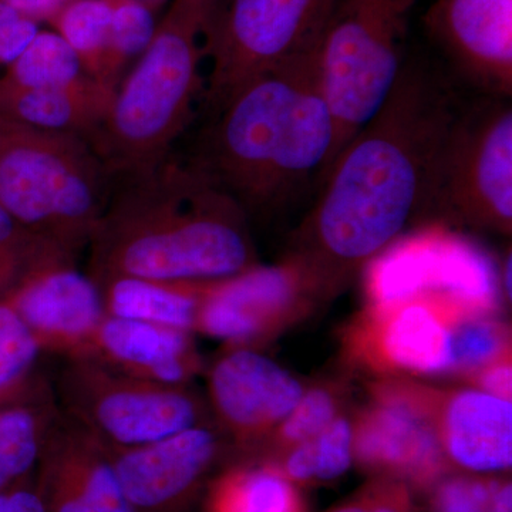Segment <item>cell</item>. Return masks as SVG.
<instances>
[{
	"mask_svg": "<svg viewBox=\"0 0 512 512\" xmlns=\"http://www.w3.org/2000/svg\"><path fill=\"white\" fill-rule=\"evenodd\" d=\"M47 355L82 356L106 316L99 286L73 261L36 269L6 296Z\"/></svg>",
	"mask_w": 512,
	"mask_h": 512,
	"instance_id": "cell-15",
	"label": "cell"
},
{
	"mask_svg": "<svg viewBox=\"0 0 512 512\" xmlns=\"http://www.w3.org/2000/svg\"><path fill=\"white\" fill-rule=\"evenodd\" d=\"M511 356V330L491 315L467 316L453 336V372L467 377L483 367Z\"/></svg>",
	"mask_w": 512,
	"mask_h": 512,
	"instance_id": "cell-28",
	"label": "cell"
},
{
	"mask_svg": "<svg viewBox=\"0 0 512 512\" xmlns=\"http://www.w3.org/2000/svg\"><path fill=\"white\" fill-rule=\"evenodd\" d=\"M59 412L53 390L0 406V491L28 480Z\"/></svg>",
	"mask_w": 512,
	"mask_h": 512,
	"instance_id": "cell-22",
	"label": "cell"
},
{
	"mask_svg": "<svg viewBox=\"0 0 512 512\" xmlns=\"http://www.w3.org/2000/svg\"><path fill=\"white\" fill-rule=\"evenodd\" d=\"M504 286L505 292H508V298H511V256H508L507 261H505Z\"/></svg>",
	"mask_w": 512,
	"mask_h": 512,
	"instance_id": "cell-40",
	"label": "cell"
},
{
	"mask_svg": "<svg viewBox=\"0 0 512 512\" xmlns=\"http://www.w3.org/2000/svg\"><path fill=\"white\" fill-rule=\"evenodd\" d=\"M119 181L87 247L99 288L123 278L217 281L256 266L247 212L191 160L171 154Z\"/></svg>",
	"mask_w": 512,
	"mask_h": 512,
	"instance_id": "cell-2",
	"label": "cell"
},
{
	"mask_svg": "<svg viewBox=\"0 0 512 512\" xmlns=\"http://www.w3.org/2000/svg\"><path fill=\"white\" fill-rule=\"evenodd\" d=\"M60 413L111 450L153 443L207 421L190 386L150 382L89 357H67L52 387Z\"/></svg>",
	"mask_w": 512,
	"mask_h": 512,
	"instance_id": "cell-7",
	"label": "cell"
},
{
	"mask_svg": "<svg viewBox=\"0 0 512 512\" xmlns=\"http://www.w3.org/2000/svg\"><path fill=\"white\" fill-rule=\"evenodd\" d=\"M133 2L141 3V5L147 6L148 9L156 10L163 5L167 0H133Z\"/></svg>",
	"mask_w": 512,
	"mask_h": 512,
	"instance_id": "cell-41",
	"label": "cell"
},
{
	"mask_svg": "<svg viewBox=\"0 0 512 512\" xmlns=\"http://www.w3.org/2000/svg\"><path fill=\"white\" fill-rule=\"evenodd\" d=\"M215 0H173L150 45L117 87L106 119L86 138L116 180L173 154L204 93L201 66Z\"/></svg>",
	"mask_w": 512,
	"mask_h": 512,
	"instance_id": "cell-4",
	"label": "cell"
},
{
	"mask_svg": "<svg viewBox=\"0 0 512 512\" xmlns=\"http://www.w3.org/2000/svg\"><path fill=\"white\" fill-rule=\"evenodd\" d=\"M426 212L510 235L512 228V109L485 96L458 110L441 148Z\"/></svg>",
	"mask_w": 512,
	"mask_h": 512,
	"instance_id": "cell-9",
	"label": "cell"
},
{
	"mask_svg": "<svg viewBox=\"0 0 512 512\" xmlns=\"http://www.w3.org/2000/svg\"><path fill=\"white\" fill-rule=\"evenodd\" d=\"M116 178L86 138L0 114V207L76 256L89 247Z\"/></svg>",
	"mask_w": 512,
	"mask_h": 512,
	"instance_id": "cell-5",
	"label": "cell"
},
{
	"mask_svg": "<svg viewBox=\"0 0 512 512\" xmlns=\"http://www.w3.org/2000/svg\"><path fill=\"white\" fill-rule=\"evenodd\" d=\"M66 261L76 262V256L36 237L0 207V299L36 269Z\"/></svg>",
	"mask_w": 512,
	"mask_h": 512,
	"instance_id": "cell-27",
	"label": "cell"
},
{
	"mask_svg": "<svg viewBox=\"0 0 512 512\" xmlns=\"http://www.w3.org/2000/svg\"><path fill=\"white\" fill-rule=\"evenodd\" d=\"M338 0H228L212 12L202 101L218 111L256 77L319 49Z\"/></svg>",
	"mask_w": 512,
	"mask_h": 512,
	"instance_id": "cell-8",
	"label": "cell"
},
{
	"mask_svg": "<svg viewBox=\"0 0 512 512\" xmlns=\"http://www.w3.org/2000/svg\"><path fill=\"white\" fill-rule=\"evenodd\" d=\"M113 18L101 80L119 87V73L131 57L143 55L156 32L153 10L133 0H111Z\"/></svg>",
	"mask_w": 512,
	"mask_h": 512,
	"instance_id": "cell-29",
	"label": "cell"
},
{
	"mask_svg": "<svg viewBox=\"0 0 512 512\" xmlns=\"http://www.w3.org/2000/svg\"><path fill=\"white\" fill-rule=\"evenodd\" d=\"M318 298L288 262L254 266L205 282L194 333L221 340L228 348H254L301 319Z\"/></svg>",
	"mask_w": 512,
	"mask_h": 512,
	"instance_id": "cell-12",
	"label": "cell"
},
{
	"mask_svg": "<svg viewBox=\"0 0 512 512\" xmlns=\"http://www.w3.org/2000/svg\"><path fill=\"white\" fill-rule=\"evenodd\" d=\"M150 382L187 386L202 369L192 333L144 320L104 316L82 356Z\"/></svg>",
	"mask_w": 512,
	"mask_h": 512,
	"instance_id": "cell-18",
	"label": "cell"
},
{
	"mask_svg": "<svg viewBox=\"0 0 512 512\" xmlns=\"http://www.w3.org/2000/svg\"><path fill=\"white\" fill-rule=\"evenodd\" d=\"M467 316L476 315L434 298L369 306L346 329L345 355L384 377L451 375L454 329Z\"/></svg>",
	"mask_w": 512,
	"mask_h": 512,
	"instance_id": "cell-10",
	"label": "cell"
},
{
	"mask_svg": "<svg viewBox=\"0 0 512 512\" xmlns=\"http://www.w3.org/2000/svg\"><path fill=\"white\" fill-rule=\"evenodd\" d=\"M333 512H406V500L397 491L370 498L363 503L350 504Z\"/></svg>",
	"mask_w": 512,
	"mask_h": 512,
	"instance_id": "cell-38",
	"label": "cell"
},
{
	"mask_svg": "<svg viewBox=\"0 0 512 512\" xmlns=\"http://www.w3.org/2000/svg\"><path fill=\"white\" fill-rule=\"evenodd\" d=\"M36 470L47 512H134L107 447L60 412Z\"/></svg>",
	"mask_w": 512,
	"mask_h": 512,
	"instance_id": "cell-16",
	"label": "cell"
},
{
	"mask_svg": "<svg viewBox=\"0 0 512 512\" xmlns=\"http://www.w3.org/2000/svg\"><path fill=\"white\" fill-rule=\"evenodd\" d=\"M208 512H302L291 480L274 466L232 468L212 485Z\"/></svg>",
	"mask_w": 512,
	"mask_h": 512,
	"instance_id": "cell-23",
	"label": "cell"
},
{
	"mask_svg": "<svg viewBox=\"0 0 512 512\" xmlns=\"http://www.w3.org/2000/svg\"><path fill=\"white\" fill-rule=\"evenodd\" d=\"M84 74L80 57L59 33L39 32L25 52L0 74V86L15 89L66 86Z\"/></svg>",
	"mask_w": 512,
	"mask_h": 512,
	"instance_id": "cell-25",
	"label": "cell"
},
{
	"mask_svg": "<svg viewBox=\"0 0 512 512\" xmlns=\"http://www.w3.org/2000/svg\"><path fill=\"white\" fill-rule=\"evenodd\" d=\"M286 454L284 471L289 480L292 481H309L316 478V460L315 448H313V440L303 441L288 448Z\"/></svg>",
	"mask_w": 512,
	"mask_h": 512,
	"instance_id": "cell-36",
	"label": "cell"
},
{
	"mask_svg": "<svg viewBox=\"0 0 512 512\" xmlns=\"http://www.w3.org/2000/svg\"><path fill=\"white\" fill-rule=\"evenodd\" d=\"M0 512H47L45 501L29 478L0 491Z\"/></svg>",
	"mask_w": 512,
	"mask_h": 512,
	"instance_id": "cell-35",
	"label": "cell"
},
{
	"mask_svg": "<svg viewBox=\"0 0 512 512\" xmlns=\"http://www.w3.org/2000/svg\"><path fill=\"white\" fill-rule=\"evenodd\" d=\"M303 392L296 377L254 348H228L208 373L212 412L244 446L271 437Z\"/></svg>",
	"mask_w": 512,
	"mask_h": 512,
	"instance_id": "cell-13",
	"label": "cell"
},
{
	"mask_svg": "<svg viewBox=\"0 0 512 512\" xmlns=\"http://www.w3.org/2000/svg\"><path fill=\"white\" fill-rule=\"evenodd\" d=\"M340 396L336 387H312L271 434L275 446L288 450L315 439L339 416Z\"/></svg>",
	"mask_w": 512,
	"mask_h": 512,
	"instance_id": "cell-30",
	"label": "cell"
},
{
	"mask_svg": "<svg viewBox=\"0 0 512 512\" xmlns=\"http://www.w3.org/2000/svg\"><path fill=\"white\" fill-rule=\"evenodd\" d=\"M416 2H336L318 49L323 86L336 121L335 147L328 168L382 106L396 82L406 62L404 45Z\"/></svg>",
	"mask_w": 512,
	"mask_h": 512,
	"instance_id": "cell-6",
	"label": "cell"
},
{
	"mask_svg": "<svg viewBox=\"0 0 512 512\" xmlns=\"http://www.w3.org/2000/svg\"><path fill=\"white\" fill-rule=\"evenodd\" d=\"M10 8L16 10L23 18L39 22L50 20L55 22L57 16L69 5L72 0H3Z\"/></svg>",
	"mask_w": 512,
	"mask_h": 512,
	"instance_id": "cell-37",
	"label": "cell"
},
{
	"mask_svg": "<svg viewBox=\"0 0 512 512\" xmlns=\"http://www.w3.org/2000/svg\"><path fill=\"white\" fill-rule=\"evenodd\" d=\"M205 281L114 279L100 286L106 315L144 320L194 333Z\"/></svg>",
	"mask_w": 512,
	"mask_h": 512,
	"instance_id": "cell-21",
	"label": "cell"
},
{
	"mask_svg": "<svg viewBox=\"0 0 512 512\" xmlns=\"http://www.w3.org/2000/svg\"><path fill=\"white\" fill-rule=\"evenodd\" d=\"M429 28L458 70L487 96L512 93V0H437Z\"/></svg>",
	"mask_w": 512,
	"mask_h": 512,
	"instance_id": "cell-17",
	"label": "cell"
},
{
	"mask_svg": "<svg viewBox=\"0 0 512 512\" xmlns=\"http://www.w3.org/2000/svg\"><path fill=\"white\" fill-rule=\"evenodd\" d=\"M491 512H512L511 483L495 484Z\"/></svg>",
	"mask_w": 512,
	"mask_h": 512,
	"instance_id": "cell-39",
	"label": "cell"
},
{
	"mask_svg": "<svg viewBox=\"0 0 512 512\" xmlns=\"http://www.w3.org/2000/svg\"><path fill=\"white\" fill-rule=\"evenodd\" d=\"M192 158L245 212L269 207L325 173L336 141L318 50L232 94Z\"/></svg>",
	"mask_w": 512,
	"mask_h": 512,
	"instance_id": "cell-3",
	"label": "cell"
},
{
	"mask_svg": "<svg viewBox=\"0 0 512 512\" xmlns=\"http://www.w3.org/2000/svg\"><path fill=\"white\" fill-rule=\"evenodd\" d=\"M313 440L316 478L335 480L349 470L353 458V426L345 416H338Z\"/></svg>",
	"mask_w": 512,
	"mask_h": 512,
	"instance_id": "cell-31",
	"label": "cell"
},
{
	"mask_svg": "<svg viewBox=\"0 0 512 512\" xmlns=\"http://www.w3.org/2000/svg\"><path fill=\"white\" fill-rule=\"evenodd\" d=\"M467 379L480 387L483 392L500 399L510 400L512 394V362L511 356L503 357L491 365L483 367Z\"/></svg>",
	"mask_w": 512,
	"mask_h": 512,
	"instance_id": "cell-34",
	"label": "cell"
},
{
	"mask_svg": "<svg viewBox=\"0 0 512 512\" xmlns=\"http://www.w3.org/2000/svg\"><path fill=\"white\" fill-rule=\"evenodd\" d=\"M495 481L454 477L443 481L433 495L434 512H491Z\"/></svg>",
	"mask_w": 512,
	"mask_h": 512,
	"instance_id": "cell-32",
	"label": "cell"
},
{
	"mask_svg": "<svg viewBox=\"0 0 512 512\" xmlns=\"http://www.w3.org/2000/svg\"><path fill=\"white\" fill-rule=\"evenodd\" d=\"M37 23L0 0V69L15 62L35 39Z\"/></svg>",
	"mask_w": 512,
	"mask_h": 512,
	"instance_id": "cell-33",
	"label": "cell"
},
{
	"mask_svg": "<svg viewBox=\"0 0 512 512\" xmlns=\"http://www.w3.org/2000/svg\"><path fill=\"white\" fill-rule=\"evenodd\" d=\"M440 390L384 377L353 426V456L369 468L430 483L443 471L436 417Z\"/></svg>",
	"mask_w": 512,
	"mask_h": 512,
	"instance_id": "cell-11",
	"label": "cell"
},
{
	"mask_svg": "<svg viewBox=\"0 0 512 512\" xmlns=\"http://www.w3.org/2000/svg\"><path fill=\"white\" fill-rule=\"evenodd\" d=\"M460 107L439 70L404 62L382 106L339 151L285 261L322 298L427 211L441 148Z\"/></svg>",
	"mask_w": 512,
	"mask_h": 512,
	"instance_id": "cell-1",
	"label": "cell"
},
{
	"mask_svg": "<svg viewBox=\"0 0 512 512\" xmlns=\"http://www.w3.org/2000/svg\"><path fill=\"white\" fill-rule=\"evenodd\" d=\"M220 447L217 431L205 421L144 446L107 450L134 512H177L197 490Z\"/></svg>",
	"mask_w": 512,
	"mask_h": 512,
	"instance_id": "cell-14",
	"label": "cell"
},
{
	"mask_svg": "<svg viewBox=\"0 0 512 512\" xmlns=\"http://www.w3.org/2000/svg\"><path fill=\"white\" fill-rule=\"evenodd\" d=\"M42 355L45 353L18 312L6 299H0V406L52 390L39 377Z\"/></svg>",
	"mask_w": 512,
	"mask_h": 512,
	"instance_id": "cell-24",
	"label": "cell"
},
{
	"mask_svg": "<svg viewBox=\"0 0 512 512\" xmlns=\"http://www.w3.org/2000/svg\"><path fill=\"white\" fill-rule=\"evenodd\" d=\"M437 434L444 456L478 473L512 464V404L477 389L440 392Z\"/></svg>",
	"mask_w": 512,
	"mask_h": 512,
	"instance_id": "cell-19",
	"label": "cell"
},
{
	"mask_svg": "<svg viewBox=\"0 0 512 512\" xmlns=\"http://www.w3.org/2000/svg\"><path fill=\"white\" fill-rule=\"evenodd\" d=\"M117 87L84 76L66 86L15 89L0 86V114L43 130L92 136L113 103Z\"/></svg>",
	"mask_w": 512,
	"mask_h": 512,
	"instance_id": "cell-20",
	"label": "cell"
},
{
	"mask_svg": "<svg viewBox=\"0 0 512 512\" xmlns=\"http://www.w3.org/2000/svg\"><path fill=\"white\" fill-rule=\"evenodd\" d=\"M113 18L111 0H72L55 19L59 35L80 57L84 73L101 80Z\"/></svg>",
	"mask_w": 512,
	"mask_h": 512,
	"instance_id": "cell-26",
	"label": "cell"
}]
</instances>
